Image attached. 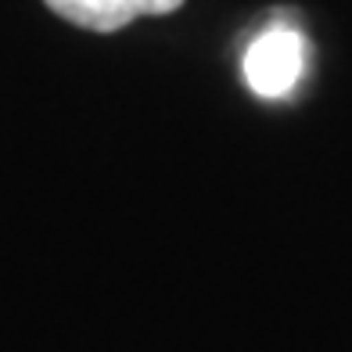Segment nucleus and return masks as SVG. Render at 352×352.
I'll list each match as a JSON object with an SVG mask.
<instances>
[{
    "label": "nucleus",
    "mask_w": 352,
    "mask_h": 352,
    "mask_svg": "<svg viewBox=\"0 0 352 352\" xmlns=\"http://www.w3.org/2000/svg\"><path fill=\"white\" fill-rule=\"evenodd\" d=\"M306 69V40L292 25H270L245 51V79L259 98H284Z\"/></svg>",
    "instance_id": "nucleus-1"
},
{
    "label": "nucleus",
    "mask_w": 352,
    "mask_h": 352,
    "mask_svg": "<svg viewBox=\"0 0 352 352\" xmlns=\"http://www.w3.org/2000/svg\"><path fill=\"white\" fill-rule=\"evenodd\" d=\"M58 19L90 33H116L144 14H173L184 0H43Z\"/></svg>",
    "instance_id": "nucleus-2"
}]
</instances>
